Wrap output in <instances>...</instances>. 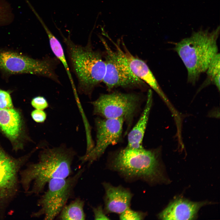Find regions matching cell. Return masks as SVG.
<instances>
[{"label": "cell", "mask_w": 220, "mask_h": 220, "mask_svg": "<svg viewBox=\"0 0 220 220\" xmlns=\"http://www.w3.org/2000/svg\"><path fill=\"white\" fill-rule=\"evenodd\" d=\"M207 79L205 85L212 83L220 90V54L217 53L213 58L206 71Z\"/></svg>", "instance_id": "obj_18"}, {"label": "cell", "mask_w": 220, "mask_h": 220, "mask_svg": "<svg viewBox=\"0 0 220 220\" xmlns=\"http://www.w3.org/2000/svg\"><path fill=\"white\" fill-rule=\"evenodd\" d=\"M33 119L36 122L38 123H43L47 118V114L43 110L36 109L31 113Z\"/></svg>", "instance_id": "obj_22"}, {"label": "cell", "mask_w": 220, "mask_h": 220, "mask_svg": "<svg viewBox=\"0 0 220 220\" xmlns=\"http://www.w3.org/2000/svg\"><path fill=\"white\" fill-rule=\"evenodd\" d=\"M119 216L120 220H142L146 216L145 214L142 212L136 211L129 207L121 213Z\"/></svg>", "instance_id": "obj_19"}, {"label": "cell", "mask_w": 220, "mask_h": 220, "mask_svg": "<svg viewBox=\"0 0 220 220\" xmlns=\"http://www.w3.org/2000/svg\"><path fill=\"white\" fill-rule=\"evenodd\" d=\"M124 122L122 118H96L95 120L96 145L89 152L79 157V161L81 164L87 163L89 165H91L100 157L109 146L120 142L122 139Z\"/></svg>", "instance_id": "obj_10"}, {"label": "cell", "mask_w": 220, "mask_h": 220, "mask_svg": "<svg viewBox=\"0 0 220 220\" xmlns=\"http://www.w3.org/2000/svg\"><path fill=\"white\" fill-rule=\"evenodd\" d=\"M26 159H15L0 148V219L18 193L20 173Z\"/></svg>", "instance_id": "obj_9"}, {"label": "cell", "mask_w": 220, "mask_h": 220, "mask_svg": "<svg viewBox=\"0 0 220 220\" xmlns=\"http://www.w3.org/2000/svg\"><path fill=\"white\" fill-rule=\"evenodd\" d=\"M207 203L194 202L178 198L170 203L158 215L162 220H192L196 218L200 208Z\"/></svg>", "instance_id": "obj_11"}, {"label": "cell", "mask_w": 220, "mask_h": 220, "mask_svg": "<svg viewBox=\"0 0 220 220\" xmlns=\"http://www.w3.org/2000/svg\"><path fill=\"white\" fill-rule=\"evenodd\" d=\"M75 151L66 145L43 148L38 160L28 164L20 171V182L25 193L38 195L42 193L50 180L65 178L72 175V165Z\"/></svg>", "instance_id": "obj_1"}, {"label": "cell", "mask_w": 220, "mask_h": 220, "mask_svg": "<svg viewBox=\"0 0 220 220\" xmlns=\"http://www.w3.org/2000/svg\"><path fill=\"white\" fill-rule=\"evenodd\" d=\"M42 23L48 36L51 49L55 57L63 65L71 84L75 96L78 100L79 99L77 88L71 73L70 68L65 58L62 46L59 40L44 24V23L42 22Z\"/></svg>", "instance_id": "obj_16"}, {"label": "cell", "mask_w": 220, "mask_h": 220, "mask_svg": "<svg viewBox=\"0 0 220 220\" xmlns=\"http://www.w3.org/2000/svg\"><path fill=\"white\" fill-rule=\"evenodd\" d=\"M62 36L70 68L77 80V91L91 98L94 89L102 82L106 70L105 61L101 53L93 49L89 40L82 46L75 44L68 37Z\"/></svg>", "instance_id": "obj_2"}, {"label": "cell", "mask_w": 220, "mask_h": 220, "mask_svg": "<svg viewBox=\"0 0 220 220\" xmlns=\"http://www.w3.org/2000/svg\"><path fill=\"white\" fill-rule=\"evenodd\" d=\"M32 106L37 109L43 110L49 107L46 99L42 96H38L33 98L31 101Z\"/></svg>", "instance_id": "obj_21"}, {"label": "cell", "mask_w": 220, "mask_h": 220, "mask_svg": "<svg viewBox=\"0 0 220 220\" xmlns=\"http://www.w3.org/2000/svg\"><path fill=\"white\" fill-rule=\"evenodd\" d=\"M98 36L105 50L106 70L102 82L108 90L119 87L133 88L144 86L145 83L133 73L120 47L113 42L116 48V51H114L103 37Z\"/></svg>", "instance_id": "obj_8"}, {"label": "cell", "mask_w": 220, "mask_h": 220, "mask_svg": "<svg viewBox=\"0 0 220 220\" xmlns=\"http://www.w3.org/2000/svg\"><path fill=\"white\" fill-rule=\"evenodd\" d=\"M141 102V97L136 94L114 92L101 94L90 103L94 115L105 119L122 118L128 130L140 109Z\"/></svg>", "instance_id": "obj_7"}, {"label": "cell", "mask_w": 220, "mask_h": 220, "mask_svg": "<svg viewBox=\"0 0 220 220\" xmlns=\"http://www.w3.org/2000/svg\"><path fill=\"white\" fill-rule=\"evenodd\" d=\"M94 214V218L95 220H109L108 218L105 214L103 210L102 206L99 205L96 207L93 208Z\"/></svg>", "instance_id": "obj_23"}, {"label": "cell", "mask_w": 220, "mask_h": 220, "mask_svg": "<svg viewBox=\"0 0 220 220\" xmlns=\"http://www.w3.org/2000/svg\"><path fill=\"white\" fill-rule=\"evenodd\" d=\"M22 125L19 112L13 108H0V128L10 139H15L20 133Z\"/></svg>", "instance_id": "obj_15"}, {"label": "cell", "mask_w": 220, "mask_h": 220, "mask_svg": "<svg viewBox=\"0 0 220 220\" xmlns=\"http://www.w3.org/2000/svg\"><path fill=\"white\" fill-rule=\"evenodd\" d=\"M13 108V105L9 92L0 88V108Z\"/></svg>", "instance_id": "obj_20"}, {"label": "cell", "mask_w": 220, "mask_h": 220, "mask_svg": "<svg viewBox=\"0 0 220 220\" xmlns=\"http://www.w3.org/2000/svg\"><path fill=\"white\" fill-rule=\"evenodd\" d=\"M103 185L105 191V210L107 212L120 214L129 207L133 196L130 191L107 182Z\"/></svg>", "instance_id": "obj_12"}, {"label": "cell", "mask_w": 220, "mask_h": 220, "mask_svg": "<svg viewBox=\"0 0 220 220\" xmlns=\"http://www.w3.org/2000/svg\"><path fill=\"white\" fill-rule=\"evenodd\" d=\"M219 29V26L211 31L208 29H200L175 44L174 50L187 69L189 83H196L218 53L217 40Z\"/></svg>", "instance_id": "obj_3"}, {"label": "cell", "mask_w": 220, "mask_h": 220, "mask_svg": "<svg viewBox=\"0 0 220 220\" xmlns=\"http://www.w3.org/2000/svg\"><path fill=\"white\" fill-rule=\"evenodd\" d=\"M122 43L124 48V51L123 50V53L134 74L145 83H146L161 98L167 101V97L146 64L142 60L131 54L125 48L123 42Z\"/></svg>", "instance_id": "obj_13"}, {"label": "cell", "mask_w": 220, "mask_h": 220, "mask_svg": "<svg viewBox=\"0 0 220 220\" xmlns=\"http://www.w3.org/2000/svg\"><path fill=\"white\" fill-rule=\"evenodd\" d=\"M60 63L56 57L46 56L42 59H35L15 50L0 49V71L7 76L31 74L61 84L56 72Z\"/></svg>", "instance_id": "obj_5"}, {"label": "cell", "mask_w": 220, "mask_h": 220, "mask_svg": "<svg viewBox=\"0 0 220 220\" xmlns=\"http://www.w3.org/2000/svg\"><path fill=\"white\" fill-rule=\"evenodd\" d=\"M85 170L84 167L73 175L67 178L50 180L47 184V190L38 201L39 209L33 213L31 217L42 216L44 219L46 220L57 218L68 200L74 196L76 186Z\"/></svg>", "instance_id": "obj_6"}, {"label": "cell", "mask_w": 220, "mask_h": 220, "mask_svg": "<svg viewBox=\"0 0 220 220\" xmlns=\"http://www.w3.org/2000/svg\"><path fill=\"white\" fill-rule=\"evenodd\" d=\"M84 201L77 198L68 205H66L57 218L58 219L85 220L86 215L84 211Z\"/></svg>", "instance_id": "obj_17"}, {"label": "cell", "mask_w": 220, "mask_h": 220, "mask_svg": "<svg viewBox=\"0 0 220 220\" xmlns=\"http://www.w3.org/2000/svg\"><path fill=\"white\" fill-rule=\"evenodd\" d=\"M152 91L149 89L147 101L142 114L138 122L128 136V143L126 147L134 149L143 148L142 141L147 125L152 101Z\"/></svg>", "instance_id": "obj_14"}, {"label": "cell", "mask_w": 220, "mask_h": 220, "mask_svg": "<svg viewBox=\"0 0 220 220\" xmlns=\"http://www.w3.org/2000/svg\"><path fill=\"white\" fill-rule=\"evenodd\" d=\"M159 149H134L126 147L114 154L111 168L127 179H141L149 183L163 180Z\"/></svg>", "instance_id": "obj_4"}]
</instances>
